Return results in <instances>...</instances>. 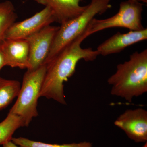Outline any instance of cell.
<instances>
[{"label":"cell","mask_w":147,"mask_h":147,"mask_svg":"<svg viewBox=\"0 0 147 147\" xmlns=\"http://www.w3.org/2000/svg\"><path fill=\"white\" fill-rule=\"evenodd\" d=\"M90 36L88 28L61 51L46 65V71L40 97L52 99L66 105L64 84L75 72L76 65L81 60L92 61L99 54L91 47L81 46L84 40Z\"/></svg>","instance_id":"6da1fadb"},{"label":"cell","mask_w":147,"mask_h":147,"mask_svg":"<svg viewBox=\"0 0 147 147\" xmlns=\"http://www.w3.org/2000/svg\"><path fill=\"white\" fill-rule=\"evenodd\" d=\"M110 93L129 102L147 92V49L132 53L108 79Z\"/></svg>","instance_id":"7a4b0ae2"},{"label":"cell","mask_w":147,"mask_h":147,"mask_svg":"<svg viewBox=\"0 0 147 147\" xmlns=\"http://www.w3.org/2000/svg\"><path fill=\"white\" fill-rule=\"evenodd\" d=\"M111 1L91 0L80 15L61 24L44 64L48 63L65 47L82 34L95 16L105 13L111 8Z\"/></svg>","instance_id":"3957f363"},{"label":"cell","mask_w":147,"mask_h":147,"mask_svg":"<svg viewBox=\"0 0 147 147\" xmlns=\"http://www.w3.org/2000/svg\"><path fill=\"white\" fill-rule=\"evenodd\" d=\"M46 71L45 64L35 70H27L16 102L9 110L21 117L24 127L28 126L33 118L38 115V100Z\"/></svg>","instance_id":"277c9868"},{"label":"cell","mask_w":147,"mask_h":147,"mask_svg":"<svg viewBox=\"0 0 147 147\" xmlns=\"http://www.w3.org/2000/svg\"><path fill=\"white\" fill-rule=\"evenodd\" d=\"M143 4L133 0L121 2L117 13L114 16L98 19L94 18L88 27L90 36L105 29L123 28L130 30L139 31L145 28L142 24Z\"/></svg>","instance_id":"5b68a950"},{"label":"cell","mask_w":147,"mask_h":147,"mask_svg":"<svg viewBox=\"0 0 147 147\" xmlns=\"http://www.w3.org/2000/svg\"><path fill=\"white\" fill-rule=\"evenodd\" d=\"M59 26L45 27L26 38L29 44L28 70H34L45 63Z\"/></svg>","instance_id":"8992f818"},{"label":"cell","mask_w":147,"mask_h":147,"mask_svg":"<svg viewBox=\"0 0 147 147\" xmlns=\"http://www.w3.org/2000/svg\"><path fill=\"white\" fill-rule=\"evenodd\" d=\"M114 125L124 131L134 142H147V111L144 108L125 110L117 118Z\"/></svg>","instance_id":"52a82bcc"},{"label":"cell","mask_w":147,"mask_h":147,"mask_svg":"<svg viewBox=\"0 0 147 147\" xmlns=\"http://www.w3.org/2000/svg\"><path fill=\"white\" fill-rule=\"evenodd\" d=\"M55 21L52 11L45 7L30 18L15 22L7 32L6 39H26Z\"/></svg>","instance_id":"ba28073f"},{"label":"cell","mask_w":147,"mask_h":147,"mask_svg":"<svg viewBox=\"0 0 147 147\" xmlns=\"http://www.w3.org/2000/svg\"><path fill=\"white\" fill-rule=\"evenodd\" d=\"M147 39V29L130 30L126 33L118 32L98 45L96 51L103 56L120 53L129 46Z\"/></svg>","instance_id":"9c48e42d"},{"label":"cell","mask_w":147,"mask_h":147,"mask_svg":"<svg viewBox=\"0 0 147 147\" xmlns=\"http://www.w3.org/2000/svg\"><path fill=\"white\" fill-rule=\"evenodd\" d=\"M6 66L29 69V47L26 39H6L2 44Z\"/></svg>","instance_id":"30bf717a"},{"label":"cell","mask_w":147,"mask_h":147,"mask_svg":"<svg viewBox=\"0 0 147 147\" xmlns=\"http://www.w3.org/2000/svg\"><path fill=\"white\" fill-rule=\"evenodd\" d=\"M39 4L50 9L53 12L55 21L63 24L79 16L87 5L82 6V0H34Z\"/></svg>","instance_id":"8fae6325"},{"label":"cell","mask_w":147,"mask_h":147,"mask_svg":"<svg viewBox=\"0 0 147 147\" xmlns=\"http://www.w3.org/2000/svg\"><path fill=\"white\" fill-rule=\"evenodd\" d=\"M17 18L15 7L10 1L0 2V41L5 39L7 32Z\"/></svg>","instance_id":"7c38bea8"},{"label":"cell","mask_w":147,"mask_h":147,"mask_svg":"<svg viewBox=\"0 0 147 147\" xmlns=\"http://www.w3.org/2000/svg\"><path fill=\"white\" fill-rule=\"evenodd\" d=\"M21 86L18 81L0 77V110L7 107L17 97Z\"/></svg>","instance_id":"4fadbf2b"},{"label":"cell","mask_w":147,"mask_h":147,"mask_svg":"<svg viewBox=\"0 0 147 147\" xmlns=\"http://www.w3.org/2000/svg\"><path fill=\"white\" fill-rule=\"evenodd\" d=\"M22 127L24 125L21 117L9 112L5 119L0 123V145L11 141L15 131Z\"/></svg>","instance_id":"5bb4252c"},{"label":"cell","mask_w":147,"mask_h":147,"mask_svg":"<svg viewBox=\"0 0 147 147\" xmlns=\"http://www.w3.org/2000/svg\"><path fill=\"white\" fill-rule=\"evenodd\" d=\"M11 141L19 147H92V144L90 142H84L69 144H49L32 141L24 137L12 138Z\"/></svg>","instance_id":"9a60e30c"},{"label":"cell","mask_w":147,"mask_h":147,"mask_svg":"<svg viewBox=\"0 0 147 147\" xmlns=\"http://www.w3.org/2000/svg\"><path fill=\"white\" fill-rule=\"evenodd\" d=\"M3 41H0V71L4 67L6 66L4 55L2 49V44Z\"/></svg>","instance_id":"2e32d148"},{"label":"cell","mask_w":147,"mask_h":147,"mask_svg":"<svg viewBox=\"0 0 147 147\" xmlns=\"http://www.w3.org/2000/svg\"><path fill=\"white\" fill-rule=\"evenodd\" d=\"M3 147H19L11 141L7 142L2 145Z\"/></svg>","instance_id":"e0dca14e"},{"label":"cell","mask_w":147,"mask_h":147,"mask_svg":"<svg viewBox=\"0 0 147 147\" xmlns=\"http://www.w3.org/2000/svg\"><path fill=\"white\" fill-rule=\"evenodd\" d=\"M133 1H137V2L143 3H147V0H133Z\"/></svg>","instance_id":"ac0fdd59"}]
</instances>
